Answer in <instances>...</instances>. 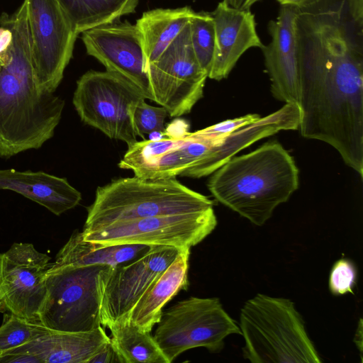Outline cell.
Returning <instances> with one entry per match:
<instances>
[{"instance_id":"6da1fadb","label":"cell","mask_w":363,"mask_h":363,"mask_svg":"<svg viewBox=\"0 0 363 363\" xmlns=\"http://www.w3.org/2000/svg\"><path fill=\"white\" fill-rule=\"evenodd\" d=\"M53 93L35 78L23 0L0 16V157L38 149L53 136L65 107Z\"/></svg>"},{"instance_id":"7a4b0ae2","label":"cell","mask_w":363,"mask_h":363,"mask_svg":"<svg viewBox=\"0 0 363 363\" xmlns=\"http://www.w3.org/2000/svg\"><path fill=\"white\" fill-rule=\"evenodd\" d=\"M208 188L220 203L257 226L298 187V169L278 142L233 157L211 174Z\"/></svg>"},{"instance_id":"3957f363","label":"cell","mask_w":363,"mask_h":363,"mask_svg":"<svg viewBox=\"0 0 363 363\" xmlns=\"http://www.w3.org/2000/svg\"><path fill=\"white\" fill-rule=\"evenodd\" d=\"M213 202L179 182L162 179L120 178L99 186L87 208L82 233L116 222L152 216L193 213L213 208Z\"/></svg>"},{"instance_id":"277c9868","label":"cell","mask_w":363,"mask_h":363,"mask_svg":"<svg viewBox=\"0 0 363 363\" xmlns=\"http://www.w3.org/2000/svg\"><path fill=\"white\" fill-rule=\"evenodd\" d=\"M242 355L252 363H320L290 299L257 294L240 309Z\"/></svg>"},{"instance_id":"5b68a950","label":"cell","mask_w":363,"mask_h":363,"mask_svg":"<svg viewBox=\"0 0 363 363\" xmlns=\"http://www.w3.org/2000/svg\"><path fill=\"white\" fill-rule=\"evenodd\" d=\"M113 267L49 268L39 323L53 330L85 332L100 327L104 279Z\"/></svg>"},{"instance_id":"8992f818","label":"cell","mask_w":363,"mask_h":363,"mask_svg":"<svg viewBox=\"0 0 363 363\" xmlns=\"http://www.w3.org/2000/svg\"><path fill=\"white\" fill-rule=\"evenodd\" d=\"M157 325L153 337L169 363L192 348L218 352L225 337L241 335L239 325L215 297L179 301L162 311Z\"/></svg>"},{"instance_id":"52a82bcc","label":"cell","mask_w":363,"mask_h":363,"mask_svg":"<svg viewBox=\"0 0 363 363\" xmlns=\"http://www.w3.org/2000/svg\"><path fill=\"white\" fill-rule=\"evenodd\" d=\"M163 133L166 138L145 139L128 147L118 167L143 179L203 177L206 164L221 143L203 129L193 133L185 130L180 135Z\"/></svg>"},{"instance_id":"ba28073f","label":"cell","mask_w":363,"mask_h":363,"mask_svg":"<svg viewBox=\"0 0 363 363\" xmlns=\"http://www.w3.org/2000/svg\"><path fill=\"white\" fill-rule=\"evenodd\" d=\"M142 99L143 93L124 77L90 70L77 82L72 102L82 122L129 147L138 141L129 108Z\"/></svg>"},{"instance_id":"9c48e42d","label":"cell","mask_w":363,"mask_h":363,"mask_svg":"<svg viewBox=\"0 0 363 363\" xmlns=\"http://www.w3.org/2000/svg\"><path fill=\"white\" fill-rule=\"evenodd\" d=\"M151 101L164 107L170 117L191 112L201 99L208 73L193 51L189 22L160 57L146 67Z\"/></svg>"},{"instance_id":"30bf717a","label":"cell","mask_w":363,"mask_h":363,"mask_svg":"<svg viewBox=\"0 0 363 363\" xmlns=\"http://www.w3.org/2000/svg\"><path fill=\"white\" fill-rule=\"evenodd\" d=\"M217 225L213 208L193 213L164 215L116 222L82 233L85 240L113 245H167L191 249L210 235Z\"/></svg>"},{"instance_id":"8fae6325","label":"cell","mask_w":363,"mask_h":363,"mask_svg":"<svg viewBox=\"0 0 363 363\" xmlns=\"http://www.w3.org/2000/svg\"><path fill=\"white\" fill-rule=\"evenodd\" d=\"M33 67L41 89L54 92L78 36L57 0H26Z\"/></svg>"},{"instance_id":"7c38bea8","label":"cell","mask_w":363,"mask_h":363,"mask_svg":"<svg viewBox=\"0 0 363 363\" xmlns=\"http://www.w3.org/2000/svg\"><path fill=\"white\" fill-rule=\"evenodd\" d=\"M50 259L31 243L15 242L0 253V300L5 309L39 323L47 294L45 277Z\"/></svg>"},{"instance_id":"4fadbf2b","label":"cell","mask_w":363,"mask_h":363,"mask_svg":"<svg viewBox=\"0 0 363 363\" xmlns=\"http://www.w3.org/2000/svg\"><path fill=\"white\" fill-rule=\"evenodd\" d=\"M183 250L151 245L143 255L113 267L106 275L102 289L100 318L104 328L127 319L135 304Z\"/></svg>"},{"instance_id":"5bb4252c","label":"cell","mask_w":363,"mask_h":363,"mask_svg":"<svg viewBox=\"0 0 363 363\" xmlns=\"http://www.w3.org/2000/svg\"><path fill=\"white\" fill-rule=\"evenodd\" d=\"M82 40L89 55L106 69L135 85L151 100L146 64L135 24L119 21L101 25L82 33Z\"/></svg>"},{"instance_id":"9a60e30c","label":"cell","mask_w":363,"mask_h":363,"mask_svg":"<svg viewBox=\"0 0 363 363\" xmlns=\"http://www.w3.org/2000/svg\"><path fill=\"white\" fill-rule=\"evenodd\" d=\"M298 9L281 5L268 24L271 41L262 49L273 96L286 104L298 103L299 66L296 30Z\"/></svg>"},{"instance_id":"2e32d148","label":"cell","mask_w":363,"mask_h":363,"mask_svg":"<svg viewBox=\"0 0 363 363\" xmlns=\"http://www.w3.org/2000/svg\"><path fill=\"white\" fill-rule=\"evenodd\" d=\"M215 25L216 46L208 77L221 80L228 77L240 57L250 48L262 49L253 13L223 0L211 13Z\"/></svg>"},{"instance_id":"e0dca14e","label":"cell","mask_w":363,"mask_h":363,"mask_svg":"<svg viewBox=\"0 0 363 363\" xmlns=\"http://www.w3.org/2000/svg\"><path fill=\"white\" fill-rule=\"evenodd\" d=\"M110 340L101 325L85 332L48 328L32 340L5 352L30 354L38 358L40 363H89Z\"/></svg>"},{"instance_id":"ac0fdd59","label":"cell","mask_w":363,"mask_h":363,"mask_svg":"<svg viewBox=\"0 0 363 363\" xmlns=\"http://www.w3.org/2000/svg\"><path fill=\"white\" fill-rule=\"evenodd\" d=\"M0 189L17 192L56 216L74 208L82 200L81 193L65 178L41 171L0 169Z\"/></svg>"},{"instance_id":"d6986e66","label":"cell","mask_w":363,"mask_h":363,"mask_svg":"<svg viewBox=\"0 0 363 363\" xmlns=\"http://www.w3.org/2000/svg\"><path fill=\"white\" fill-rule=\"evenodd\" d=\"M190 250H183L178 254L139 298L125 320L143 331L151 333L160 320L164 306L181 290L188 288Z\"/></svg>"},{"instance_id":"ffe728a7","label":"cell","mask_w":363,"mask_h":363,"mask_svg":"<svg viewBox=\"0 0 363 363\" xmlns=\"http://www.w3.org/2000/svg\"><path fill=\"white\" fill-rule=\"evenodd\" d=\"M145 245L104 246L85 240L82 233L75 230L56 255L50 268L108 265L116 267L132 262L147 251Z\"/></svg>"},{"instance_id":"44dd1931","label":"cell","mask_w":363,"mask_h":363,"mask_svg":"<svg viewBox=\"0 0 363 363\" xmlns=\"http://www.w3.org/2000/svg\"><path fill=\"white\" fill-rule=\"evenodd\" d=\"M194 13L189 6L156 9L144 12L137 20L146 67L173 42Z\"/></svg>"},{"instance_id":"7402d4cb","label":"cell","mask_w":363,"mask_h":363,"mask_svg":"<svg viewBox=\"0 0 363 363\" xmlns=\"http://www.w3.org/2000/svg\"><path fill=\"white\" fill-rule=\"evenodd\" d=\"M75 31L89 29L119 21L135 12L139 0H57Z\"/></svg>"},{"instance_id":"603a6c76","label":"cell","mask_w":363,"mask_h":363,"mask_svg":"<svg viewBox=\"0 0 363 363\" xmlns=\"http://www.w3.org/2000/svg\"><path fill=\"white\" fill-rule=\"evenodd\" d=\"M108 329L121 363H169L151 333L138 329L128 320L118 321Z\"/></svg>"},{"instance_id":"cb8c5ba5","label":"cell","mask_w":363,"mask_h":363,"mask_svg":"<svg viewBox=\"0 0 363 363\" xmlns=\"http://www.w3.org/2000/svg\"><path fill=\"white\" fill-rule=\"evenodd\" d=\"M191 43L201 67L208 73L213 60L216 34L211 13L196 12L189 21Z\"/></svg>"},{"instance_id":"d4e9b609","label":"cell","mask_w":363,"mask_h":363,"mask_svg":"<svg viewBox=\"0 0 363 363\" xmlns=\"http://www.w3.org/2000/svg\"><path fill=\"white\" fill-rule=\"evenodd\" d=\"M0 326V354L21 346L47 330L38 323H32L13 313L5 314Z\"/></svg>"},{"instance_id":"484cf974","label":"cell","mask_w":363,"mask_h":363,"mask_svg":"<svg viewBox=\"0 0 363 363\" xmlns=\"http://www.w3.org/2000/svg\"><path fill=\"white\" fill-rule=\"evenodd\" d=\"M129 113L137 136L145 140V134L162 133L164 124L169 116L163 106H152L142 99L130 106Z\"/></svg>"},{"instance_id":"4316f807","label":"cell","mask_w":363,"mask_h":363,"mask_svg":"<svg viewBox=\"0 0 363 363\" xmlns=\"http://www.w3.org/2000/svg\"><path fill=\"white\" fill-rule=\"evenodd\" d=\"M357 271L352 261L340 259L333 266L329 277V289L335 296L353 293L357 283Z\"/></svg>"},{"instance_id":"83f0119b","label":"cell","mask_w":363,"mask_h":363,"mask_svg":"<svg viewBox=\"0 0 363 363\" xmlns=\"http://www.w3.org/2000/svg\"><path fill=\"white\" fill-rule=\"evenodd\" d=\"M259 118L260 116L258 114H247L208 126L203 128V130L209 136L221 142L232 133L257 121Z\"/></svg>"},{"instance_id":"f1b7e54d","label":"cell","mask_w":363,"mask_h":363,"mask_svg":"<svg viewBox=\"0 0 363 363\" xmlns=\"http://www.w3.org/2000/svg\"><path fill=\"white\" fill-rule=\"evenodd\" d=\"M121 363L120 357L111 340L98 351L89 361V363Z\"/></svg>"},{"instance_id":"f546056e","label":"cell","mask_w":363,"mask_h":363,"mask_svg":"<svg viewBox=\"0 0 363 363\" xmlns=\"http://www.w3.org/2000/svg\"><path fill=\"white\" fill-rule=\"evenodd\" d=\"M280 5L294 6L297 9L309 6L319 0H277Z\"/></svg>"},{"instance_id":"4dcf8cb0","label":"cell","mask_w":363,"mask_h":363,"mask_svg":"<svg viewBox=\"0 0 363 363\" xmlns=\"http://www.w3.org/2000/svg\"><path fill=\"white\" fill-rule=\"evenodd\" d=\"M223 1H225L228 5L240 9L245 0H223Z\"/></svg>"},{"instance_id":"1f68e13d","label":"cell","mask_w":363,"mask_h":363,"mask_svg":"<svg viewBox=\"0 0 363 363\" xmlns=\"http://www.w3.org/2000/svg\"><path fill=\"white\" fill-rule=\"evenodd\" d=\"M260 0H245L240 9H250L252 6Z\"/></svg>"},{"instance_id":"d6a6232c","label":"cell","mask_w":363,"mask_h":363,"mask_svg":"<svg viewBox=\"0 0 363 363\" xmlns=\"http://www.w3.org/2000/svg\"><path fill=\"white\" fill-rule=\"evenodd\" d=\"M5 309L4 306L2 304V302L0 300V312H2Z\"/></svg>"}]
</instances>
